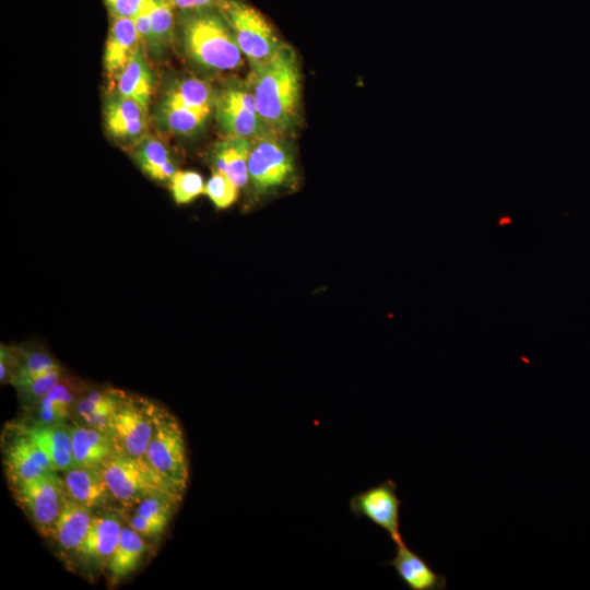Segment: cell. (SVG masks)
I'll return each instance as SVG.
<instances>
[{
  "mask_svg": "<svg viewBox=\"0 0 590 590\" xmlns=\"http://www.w3.org/2000/svg\"><path fill=\"white\" fill-rule=\"evenodd\" d=\"M93 514L94 511L92 509L66 494L51 535L61 550L79 554L88 531Z\"/></svg>",
  "mask_w": 590,
  "mask_h": 590,
  "instance_id": "obj_21",
  "label": "cell"
},
{
  "mask_svg": "<svg viewBox=\"0 0 590 590\" xmlns=\"http://www.w3.org/2000/svg\"><path fill=\"white\" fill-rule=\"evenodd\" d=\"M99 470L113 496L125 508H132L154 495L180 503L185 493L157 472L145 458H132L117 452Z\"/></svg>",
  "mask_w": 590,
  "mask_h": 590,
  "instance_id": "obj_3",
  "label": "cell"
},
{
  "mask_svg": "<svg viewBox=\"0 0 590 590\" xmlns=\"http://www.w3.org/2000/svg\"><path fill=\"white\" fill-rule=\"evenodd\" d=\"M146 550L144 538L129 524L123 526L119 543L107 566L111 580L117 582L134 571Z\"/></svg>",
  "mask_w": 590,
  "mask_h": 590,
  "instance_id": "obj_26",
  "label": "cell"
},
{
  "mask_svg": "<svg viewBox=\"0 0 590 590\" xmlns=\"http://www.w3.org/2000/svg\"><path fill=\"white\" fill-rule=\"evenodd\" d=\"M111 15L133 19L142 8L144 0H105Z\"/></svg>",
  "mask_w": 590,
  "mask_h": 590,
  "instance_id": "obj_35",
  "label": "cell"
},
{
  "mask_svg": "<svg viewBox=\"0 0 590 590\" xmlns=\"http://www.w3.org/2000/svg\"><path fill=\"white\" fill-rule=\"evenodd\" d=\"M122 527V518L117 511L103 510L93 514L79 555L87 564L107 569L119 543Z\"/></svg>",
  "mask_w": 590,
  "mask_h": 590,
  "instance_id": "obj_12",
  "label": "cell"
},
{
  "mask_svg": "<svg viewBox=\"0 0 590 590\" xmlns=\"http://www.w3.org/2000/svg\"><path fill=\"white\" fill-rule=\"evenodd\" d=\"M170 190L178 204H185L204 193L202 176L193 170H177L170 179Z\"/></svg>",
  "mask_w": 590,
  "mask_h": 590,
  "instance_id": "obj_32",
  "label": "cell"
},
{
  "mask_svg": "<svg viewBox=\"0 0 590 590\" xmlns=\"http://www.w3.org/2000/svg\"><path fill=\"white\" fill-rule=\"evenodd\" d=\"M84 391L83 384L64 376L44 397L25 406L23 418L48 424L69 423L74 404Z\"/></svg>",
  "mask_w": 590,
  "mask_h": 590,
  "instance_id": "obj_13",
  "label": "cell"
},
{
  "mask_svg": "<svg viewBox=\"0 0 590 590\" xmlns=\"http://www.w3.org/2000/svg\"><path fill=\"white\" fill-rule=\"evenodd\" d=\"M116 81L119 95L138 102L148 110L154 76L144 57L142 45L125 66Z\"/></svg>",
  "mask_w": 590,
  "mask_h": 590,
  "instance_id": "obj_24",
  "label": "cell"
},
{
  "mask_svg": "<svg viewBox=\"0 0 590 590\" xmlns=\"http://www.w3.org/2000/svg\"><path fill=\"white\" fill-rule=\"evenodd\" d=\"M251 139L226 137L211 154L214 172L225 174L238 188L248 184V158Z\"/></svg>",
  "mask_w": 590,
  "mask_h": 590,
  "instance_id": "obj_22",
  "label": "cell"
},
{
  "mask_svg": "<svg viewBox=\"0 0 590 590\" xmlns=\"http://www.w3.org/2000/svg\"><path fill=\"white\" fill-rule=\"evenodd\" d=\"M74 467L99 469L117 453L106 432L69 422Z\"/></svg>",
  "mask_w": 590,
  "mask_h": 590,
  "instance_id": "obj_19",
  "label": "cell"
},
{
  "mask_svg": "<svg viewBox=\"0 0 590 590\" xmlns=\"http://www.w3.org/2000/svg\"><path fill=\"white\" fill-rule=\"evenodd\" d=\"M17 349L1 344L0 350V381L12 382L17 366Z\"/></svg>",
  "mask_w": 590,
  "mask_h": 590,
  "instance_id": "obj_34",
  "label": "cell"
},
{
  "mask_svg": "<svg viewBox=\"0 0 590 590\" xmlns=\"http://www.w3.org/2000/svg\"><path fill=\"white\" fill-rule=\"evenodd\" d=\"M173 5L190 12L213 9L219 7L222 0H168Z\"/></svg>",
  "mask_w": 590,
  "mask_h": 590,
  "instance_id": "obj_37",
  "label": "cell"
},
{
  "mask_svg": "<svg viewBox=\"0 0 590 590\" xmlns=\"http://www.w3.org/2000/svg\"><path fill=\"white\" fill-rule=\"evenodd\" d=\"M105 122L108 132L118 141L138 143L148 129V110L117 93L106 103Z\"/></svg>",
  "mask_w": 590,
  "mask_h": 590,
  "instance_id": "obj_15",
  "label": "cell"
},
{
  "mask_svg": "<svg viewBox=\"0 0 590 590\" xmlns=\"http://www.w3.org/2000/svg\"><path fill=\"white\" fill-rule=\"evenodd\" d=\"M210 114L161 102L155 113V120L157 126L166 132L188 135L202 127Z\"/></svg>",
  "mask_w": 590,
  "mask_h": 590,
  "instance_id": "obj_28",
  "label": "cell"
},
{
  "mask_svg": "<svg viewBox=\"0 0 590 590\" xmlns=\"http://www.w3.org/2000/svg\"><path fill=\"white\" fill-rule=\"evenodd\" d=\"M186 56L196 64L214 71H229L243 64V52L220 11H190L181 24Z\"/></svg>",
  "mask_w": 590,
  "mask_h": 590,
  "instance_id": "obj_2",
  "label": "cell"
},
{
  "mask_svg": "<svg viewBox=\"0 0 590 590\" xmlns=\"http://www.w3.org/2000/svg\"><path fill=\"white\" fill-rule=\"evenodd\" d=\"M17 366L12 380V385L57 368L60 365L54 357L42 350H22L17 349Z\"/></svg>",
  "mask_w": 590,
  "mask_h": 590,
  "instance_id": "obj_30",
  "label": "cell"
},
{
  "mask_svg": "<svg viewBox=\"0 0 590 590\" xmlns=\"http://www.w3.org/2000/svg\"><path fill=\"white\" fill-rule=\"evenodd\" d=\"M247 84L271 134L284 135L295 127L302 85L299 63L292 47L283 43L270 59L251 68Z\"/></svg>",
  "mask_w": 590,
  "mask_h": 590,
  "instance_id": "obj_1",
  "label": "cell"
},
{
  "mask_svg": "<svg viewBox=\"0 0 590 590\" xmlns=\"http://www.w3.org/2000/svg\"><path fill=\"white\" fill-rule=\"evenodd\" d=\"M397 488L392 480L384 481L354 494L350 498L349 508L354 516L366 518L382 529L396 544H400L404 542L400 532L402 502Z\"/></svg>",
  "mask_w": 590,
  "mask_h": 590,
  "instance_id": "obj_11",
  "label": "cell"
},
{
  "mask_svg": "<svg viewBox=\"0 0 590 590\" xmlns=\"http://www.w3.org/2000/svg\"><path fill=\"white\" fill-rule=\"evenodd\" d=\"M1 450L9 485L55 471L48 456L15 422L3 429Z\"/></svg>",
  "mask_w": 590,
  "mask_h": 590,
  "instance_id": "obj_10",
  "label": "cell"
},
{
  "mask_svg": "<svg viewBox=\"0 0 590 590\" xmlns=\"http://www.w3.org/2000/svg\"><path fill=\"white\" fill-rule=\"evenodd\" d=\"M12 495L38 532L51 538L61 511L66 488L57 471L10 484Z\"/></svg>",
  "mask_w": 590,
  "mask_h": 590,
  "instance_id": "obj_7",
  "label": "cell"
},
{
  "mask_svg": "<svg viewBox=\"0 0 590 590\" xmlns=\"http://www.w3.org/2000/svg\"><path fill=\"white\" fill-rule=\"evenodd\" d=\"M133 21L135 23L142 43L148 46L150 44L152 34L148 0H144L142 8L133 17Z\"/></svg>",
  "mask_w": 590,
  "mask_h": 590,
  "instance_id": "obj_36",
  "label": "cell"
},
{
  "mask_svg": "<svg viewBox=\"0 0 590 590\" xmlns=\"http://www.w3.org/2000/svg\"><path fill=\"white\" fill-rule=\"evenodd\" d=\"M178 505L179 502L165 496H149L133 506L129 526L143 538L158 536L165 531Z\"/></svg>",
  "mask_w": 590,
  "mask_h": 590,
  "instance_id": "obj_23",
  "label": "cell"
},
{
  "mask_svg": "<svg viewBox=\"0 0 590 590\" xmlns=\"http://www.w3.org/2000/svg\"><path fill=\"white\" fill-rule=\"evenodd\" d=\"M394 556L386 565L391 566L401 581L411 590H444L447 579L436 573L428 563L404 542L396 544Z\"/></svg>",
  "mask_w": 590,
  "mask_h": 590,
  "instance_id": "obj_16",
  "label": "cell"
},
{
  "mask_svg": "<svg viewBox=\"0 0 590 590\" xmlns=\"http://www.w3.org/2000/svg\"><path fill=\"white\" fill-rule=\"evenodd\" d=\"M125 393L111 388L85 389L74 404L70 422L109 434L110 420Z\"/></svg>",
  "mask_w": 590,
  "mask_h": 590,
  "instance_id": "obj_18",
  "label": "cell"
},
{
  "mask_svg": "<svg viewBox=\"0 0 590 590\" xmlns=\"http://www.w3.org/2000/svg\"><path fill=\"white\" fill-rule=\"evenodd\" d=\"M215 94L208 82L188 78L173 83L161 102L198 111L211 113Z\"/></svg>",
  "mask_w": 590,
  "mask_h": 590,
  "instance_id": "obj_27",
  "label": "cell"
},
{
  "mask_svg": "<svg viewBox=\"0 0 590 590\" xmlns=\"http://www.w3.org/2000/svg\"><path fill=\"white\" fill-rule=\"evenodd\" d=\"M204 193L219 209L231 206L238 197V187L223 173L214 172L205 184Z\"/></svg>",
  "mask_w": 590,
  "mask_h": 590,
  "instance_id": "obj_33",
  "label": "cell"
},
{
  "mask_svg": "<svg viewBox=\"0 0 590 590\" xmlns=\"http://www.w3.org/2000/svg\"><path fill=\"white\" fill-rule=\"evenodd\" d=\"M141 45L142 40L133 19L111 15L104 54V66L110 79L118 78Z\"/></svg>",
  "mask_w": 590,
  "mask_h": 590,
  "instance_id": "obj_17",
  "label": "cell"
},
{
  "mask_svg": "<svg viewBox=\"0 0 590 590\" xmlns=\"http://www.w3.org/2000/svg\"><path fill=\"white\" fill-rule=\"evenodd\" d=\"M148 4L152 32L148 47L156 57H162L173 39V4L168 0H148Z\"/></svg>",
  "mask_w": 590,
  "mask_h": 590,
  "instance_id": "obj_29",
  "label": "cell"
},
{
  "mask_svg": "<svg viewBox=\"0 0 590 590\" xmlns=\"http://www.w3.org/2000/svg\"><path fill=\"white\" fill-rule=\"evenodd\" d=\"M157 404L125 393L113 414L109 435L118 453L144 458L151 440Z\"/></svg>",
  "mask_w": 590,
  "mask_h": 590,
  "instance_id": "obj_6",
  "label": "cell"
},
{
  "mask_svg": "<svg viewBox=\"0 0 590 590\" xmlns=\"http://www.w3.org/2000/svg\"><path fill=\"white\" fill-rule=\"evenodd\" d=\"M61 473L67 494L93 511L116 500L99 469L72 467Z\"/></svg>",
  "mask_w": 590,
  "mask_h": 590,
  "instance_id": "obj_20",
  "label": "cell"
},
{
  "mask_svg": "<svg viewBox=\"0 0 590 590\" xmlns=\"http://www.w3.org/2000/svg\"><path fill=\"white\" fill-rule=\"evenodd\" d=\"M214 109L216 121L227 137L255 139L271 134L258 114L247 83L223 87L215 94Z\"/></svg>",
  "mask_w": 590,
  "mask_h": 590,
  "instance_id": "obj_9",
  "label": "cell"
},
{
  "mask_svg": "<svg viewBox=\"0 0 590 590\" xmlns=\"http://www.w3.org/2000/svg\"><path fill=\"white\" fill-rule=\"evenodd\" d=\"M133 156L140 168L157 181H170L177 165L168 148L152 135H144L134 144Z\"/></svg>",
  "mask_w": 590,
  "mask_h": 590,
  "instance_id": "obj_25",
  "label": "cell"
},
{
  "mask_svg": "<svg viewBox=\"0 0 590 590\" xmlns=\"http://www.w3.org/2000/svg\"><path fill=\"white\" fill-rule=\"evenodd\" d=\"M14 422L48 456L55 471L64 472L74 467L69 423L48 424L25 418Z\"/></svg>",
  "mask_w": 590,
  "mask_h": 590,
  "instance_id": "obj_14",
  "label": "cell"
},
{
  "mask_svg": "<svg viewBox=\"0 0 590 590\" xmlns=\"http://www.w3.org/2000/svg\"><path fill=\"white\" fill-rule=\"evenodd\" d=\"M144 458L162 475L182 491L187 489L189 465L184 430L179 420L161 405H157L154 429Z\"/></svg>",
  "mask_w": 590,
  "mask_h": 590,
  "instance_id": "obj_4",
  "label": "cell"
},
{
  "mask_svg": "<svg viewBox=\"0 0 590 590\" xmlns=\"http://www.w3.org/2000/svg\"><path fill=\"white\" fill-rule=\"evenodd\" d=\"M295 172L294 156L278 135L251 139L248 158V180L260 197L287 185Z\"/></svg>",
  "mask_w": 590,
  "mask_h": 590,
  "instance_id": "obj_8",
  "label": "cell"
},
{
  "mask_svg": "<svg viewBox=\"0 0 590 590\" xmlns=\"http://www.w3.org/2000/svg\"><path fill=\"white\" fill-rule=\"evenodd\" d=\"M217 9L251 68L270 59L283 44L264 16L251 5L240 0H222Z\"/></svg>",
  "mask_w": 590,
  "mask_h": 590,
  "instance_id": "obj_5",
  "label": "cell"
},
{
  "mask_svg": "<svg viewBox=\"0 0 590 590\" xmlns=\"http://www.w3.org/2000/svg\"><path fill=\"white\" fill-rule=\"evenodd\" d=\"M64 377L63 370H55L13 384L25 404L35 402L44 397L56 384Z\"/></svg>",
  "mask_w": 590,
  "mask_h": 590,
  "instance_id": "obj_31",
  "label": "cell"
}]
</instances>
